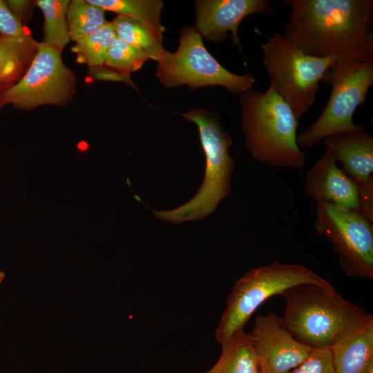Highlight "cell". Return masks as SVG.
<instances>
[{
  "label": "cell",
  "mask_w": 373,
  "mask_h": 373,
  "mask_svg": "<svg viewBox=\"0 0 373 373\" xmlns=\"http://www.w3.org/2000/svg\"><path fill=\"white\" fill-rule=\"evenodd\" d=\"M282 35L306 55L373 62L372 0H285Z\"/></svg>",
  "instance_id": "6da1fadb"
},
{
  "label": "cell",
  "mask_w": 373,
  "mask_h": 373,
  "mask_svg": "<svg viewBox=\"0 0 373 373\" xmlns=\"http://www.w3.org/2000/svg\"><path fill=\"white\" fill-rule=\"evenodd\" d=\"M245 145L257 161L270 166L302 169L306 156L296 141L298 119L269 84L240 97Z\"/></svg>",
  "instance_id": "7a4b0ae2"
},
{
  "label": "cell",
  "mask_w": 373,
  "mask_h": 373,
  "mask_svg": "<svg viewBox=\"0 0 373 373\" xmlns=\"http://www.w3.org/2000/svg\"><path fill=\"white\" fill-rule=\"evenodd\" d=\"M283 326L300 343L312 348H330L354 321L368 312L345 298L336 289L301 283L285 290Z\"/></svg>",
  "instance_id": "3957f363"
},
{
  "label": "cell",
  "mask_w": 373,
  "mask_h": 373,
  "mask_svg": "<svg viewBox=\"0 0 373 373\" xmlns=\"http://www.w3.org/2000/svg\"><path fill=\"white\" fill-rule=\"evenodd\" d=\"M182 116L198 128L206 168L202 184L193 198L175 209L153 211L160 219L174 223L201 220L213 212L231 192V176L236 166L229 153L231 137L217 113L200 108L183 113Z\"/></svg>",
  "instance_id": "277c9868"
},
{
  "label": "cell",
  "mask_w": 373,
  "mask_h": 373,
  "mask_svg": "<svg viewBox=\"0 0 373 373\" xmlns=\"http://www.w3.org/2000/svg\"><path fill=\"white\" fill-rule=\"evenodd\" d=\"M322 82L331 85V94L316 120L297 134L300 149H309L331 134L362 131L366 126L355 124L353 115L366 102L367 93L373 86V62L335 60Z\"/></svg>",
  "instance_id": "5b68a950"
},
{
  "label": "cell",
  "mask_w": 373,
  "mask_h": 373,
  "mask_svg": "<svg viewBox=\"0 0 373 373\" xmlns=\"http://www.w3.org/2000/svg\"><path fill=\"white\" fill-rule=\"evenodd\" d=\"M332 285L304 265L281 263L250 269L236 281L227 300L225 309L216 329L220 344L236 332L245 328L254 312L267 299L281 294L287 289L301 283Z\"/></svg>",
  "instance_id": "8992f818"
},
{
  "label": "cell",
  "mask_w": 373,
  "mask_h": 373,
  "mask_svg": "<svg viewBox=\"0 0 373 373\" xmlns=\"http://www.w3.org/2000/svg\"><path fill=\"white\" fill-rule=\"evenodd\" d=\"M260 48L270 84L299 119L314 104L319 84L336 59L306 55L279 32Z\"/></svg>",
  "instance_id": "52a82bcc"
},
{
  "label": "cell",
  "mask_w": 373,
  "mask_h": 373,
  "mask_svg": "<svg viewBox=\"0 0 373 373\" xmlns=\"http://www.w3.org/2000/svg\"><path fill=\"white\" fill-rule=\"evenodd\" d=\"M202 38L195 28H182L177 50L164 49L158 57L155 76L160 84L165 88L185 84L191 89L220 86L235 95L251 89L254 77L249 73L236 75L224 68L206 49Z\"/></svg>",
  "instance_id": "ba28073f"
},
{
  "label": "cell",
  "mask_w": 373,
  "mask_h": 373,
  "mask_svg": "<svg viewBox=\"0 0 373 373\" xmlns=\"http://www.w3.org/2000/svg\"><path fill=\"white\" fill-rule=\"evenodd\" d=\"M76 88V74L64 64L61 50L38 41L37 53L23 77L0 92V108L11 105L30 111L45 105L65 106Z\"/></svg>",
  "instance_id": "9c48e42d"
},
{
  "label": "cell",
  "mask_w": 373,
  "mask_h": 373,
  "mask_svg": "<svg viewBox=\"0 0 373 373\" xmlns=\"http://www.w3.org/2000/svg\"><path fill=\"white\" fill-rule=\"evenodd\" d=\"M313 226L331 243L347 276L373 279V222L358 211L319 203Z\"/></svg>",
  "instance_id": "30bf717a"
},
{
  "label": "cell",
  "mask_w": 373,
  "mask_h": 373,
  "mask_svg": "<svg viewBox=\"0 0 373 373\" xmlns=\"http://www.w3.org/2000/svg\"><path fill=\"white\" fill-rule=\"evenodd\" d=\"M248 336L262 373H288L313 350L298 341L272 312L257 316Z\"/></svg>",
  "instance_id": "8fae6325"
},
{
  "label": "cell",
  "mask_w": 373,
  "mask_h": 373,
  "mask_svg": "<svg viewBox=\"0 0 373 373\" xmlns=\"http://www.w3.org/2000/svg\"><path fill=\"white\" fill-rule=\"evenodd\" d=\"M323 140L326 150L357 189L358 212L373 222V137L362 131L334 133Z\"/></svg>",
  "instance_id": "7c38bea8"
},
{
  "label": "cell",
  "mask_w": 373,
  "mask_h": 373,
  "mask_svg": "<svg viewBox=\"0 0 373 373\" xmlns=\"http://www.w3.org/2000/svg\"><path fill=\"white\" fill-rule=\"evenodd\" d=\"M198 32L213 43H220L231 33V41L242 53L238 26L247 16L271 15L269 0H198L195 1Z\"/></svg>",
  "instance_id": "4fadbf2b"
},
{
  "label": "cell",
  "mask_w": 373,
  "mask_h": 373,
  "mask_svg": "<svg viewBox=\"0 0 373 373\" xmlns=\"http://www.w3.org/2000/svg\"><path fill=\"white\" fill-rule=\"evenodd\" d=\"M304 191L316 204L327 203L358 211V195L354 183L327 150L307 171Z\"/></svg>",
  "instance_id": "5bb4252c"
},
{
  "label": "cell",
  "mask_w": 373,
  "mask_h": 373,
  "mask_svg": "<svg viewBox=\"0 0 373 373\" xmlns=\"http://www.w3.org/2000/svg\"><path fill=\"white\" fill-rule=\"evenodd\" d=\"M336 373H367L373 369V316L350 325L329 348Z\"/></svg>",
  "instance_id": "9a60e30c"
},
{
  "label": "cell",
  "mask_w": 373,
  "mask_h": 373,
  "mask_svg": "<svg viewBox=\"0 0 373 373\" xmlns=\"http://www.w3.org/2000/svg\"><path fill=\"white\" fill-rule=\"evenodd\" d=\"M220 345L218 361L205 373H262L244 329L236 332Z\"/></svg>",
  "instance_id": "2e32d148"
},
{
  "label": "cell",
  "mask_w": 373,
  "mask_h": 373,
  "mask_svg": "<svg viewBox=\"0 0 373 373\" xmlns=\"http://www.w3.org/2000/svg\"><path fill=\"white\" fill-rule=\"evenodd\" d=\"M116 37L144 51L157 61L164 50L162 33L150 24L127 15H117L111 21Z\"/></svg>",
  "instance_id": "e0dca14e"
},
{
  "label": "cell",
  "mask_w": 373,
  "mask_h": 373,
  "mask_svg": "<svg viewBox=\"0 0 373 373\" xmlns=\"http://www.w3.org/2000/svg\"><path fill=\"white\" fill-rule=\"evenodd\" d=\"M116 38L111 24L108 22L92 33L80 39L72 46L76 61L89 69L104 65L109 48Z\"/></svg>",
  "instance_id": "ac0fdd59"
},
{
  "label": "cell",
  "mask_w": 373,
  "mask_h": 373,
  "mask_svg": "<svg viewBox=\"0 0 373 373\" xmlns=\"http://www.w3.org/2000/svg\"><path fill=\"white\" fill-rule=\"evenodd\" d=\"M66 19L70 40L75 42L108 22L105 10L88 0L70 1Z\"/></svg>",
  "instance_id": "d6986e66"
},
{
  "label": "cell",
  "mask_w": 373,
  "mask_h": 373,
  "mask_svg": "<svg viewBox=\"0 0 373 373\" xmlns=\"http://www.w3.org/2000/svg\"><path fill=\"white\" fill-rule=\"evenodd\" d=\"M148 59L149 56L142 49L116 37L102 66L119 76L123 82L135 87L131 75L140 69Z\"/></svg>",
  "instance_id": "ffe728a7"
},
{
  "label": "cell",
  "mask_w": 373,
  "mask_h": 373,
  "mask_svg": "<svg viewBox=\"0 0 373 373\" xmlns=\"http://www.w3.org/2000/svg\"><path fill=\"white\" fill-rule=\"evenodd\" d=\"M36 5L44 17L42 43L60 50L70 41L66 19L68 0H37Z\"/></svg>",
  "instance_id": "44dd1931"
},
{
  "label": "cell",
  "mask_w": 373,
  "mask_h": 373,
  "mask_svg": "<svg viewBox=\"0 0 373 373\" xmlns=\"http://www.w3.org/2000/svg\"><path fill=\"white\" fill-rule=\"evenodd\" d=\"M38 50L31 35L0 39V68L23 75Z\"/></svg>",
  "instance_id": "7402d4cb"
},
{
  "label": "cell",
  "mask_w": 373,
  "mask_h": 373,
  "mask_svg": "<svg viewBox=\"0 0 373 373\" xmlns=\"http://www.w3.org/2000/svg\"><path fill=\"white\" fill-rule=\"evenodd\" d=\"M103 10L127 15L143 21L164 32L160 22L163 6L161 0H88Z\"/></svg>",
  "instance_id": "603a6c76"
},
{
  "label": "cell",
  "mask_w": 373,
  "mask_h": 373,
  "mask_svg": "<svg viewBox=\"0 0 373 373\" xmlns=\"http://www.w3.org/2000/svg\"><path fill=\"white\" fill-rule=\"evenodd\" d=\"M288 373H336L330 349H313L306 360Z\"/></svg>",
  "instance_id": "cb8c5ba5"
},
{
  "label": "cell",
  "mask_w": 373,
  "mask_h": 373,
  "mask_svg": "<svg viewBox=\"0 0 373 373\" xmlns=\"http://www.w3.org/2000/svg\"><path fill=\"white\" fill-rule=\"evenodd\" d=\"M30 35L3 0H0V39Z\"/></svg>",
  "instance_id": "d4e9b609"
},
{
  "label": "cell",
  "mask_w": 373,
  "mask_h": 373,
  "mask_svg": "<svg viewBox=\"0 0 373 373\" xmlns=\"http://www.w3.org/2000/svg\"><path fill=\"white\" fill-rule=\"evenodd\" d=\"M5 1L10 10L22 25L30 20L33 7L36 5L35 1L8 0Z\"/></svg>",
  "instance_id": "484cf974"
},
{
  "label": "cell",
  "mask_w": 373,
  "mask_h": 373,
  "mask_svg": "<svg viewBox=\"0 0 373 373\" xmlns=\"http://www.w3.org/2000/svg\"><path fill=\"white\" fill-rule=\"evenodd\" d=\"M23 76L0 68V92L15 84Z\"/></svg>",
  "instance_id": "4316f807"
},
{
  "label": "cell",
  "mask_w": 373,
  "mask_h": 373,
  "mask_svg": "<svg viewBox=\"0 0 373 373\" xmlns=\"http://www.w3.org/2000/svg\"><path fill=\"white\" fill-rule=\"evenodd\" d=\"M3 278H4V273L0 271V284L2 282Z\"/></svg>",
  "instance_id": "83f0119b"
},
{
  "label": "cell",
  "mask_w": 373,
  "mask_h": 373,
  "mask_svg": "<svg viewBox=\"0 0 373 373\" xmlns=\"http://www.w3.org/2000/svg\"><path fill=\"white\" fill-rule=\"evenodd\" d=\"M367 373H373V369L369 371Z\"/></svg>",
  "instance_id": "f1b7e54d"
}]
</instances>
